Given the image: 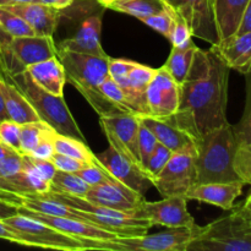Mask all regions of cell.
<instances>
[{"mask_svg": "<svg viewBox=\"0 0 251 251\" xmlns=\"http://www.w3.org/2000/svg\"><path fill=\"white\" fill-rule=\"evenodd\" d=\"M135 61L126 60V59H109V68H108V74L109 77H112L119 86L126 81L127 75L130 70L134 66Z\"/></svg>", "mask_w": 251, "mask_h": 251, "instance_id": "b9f144b4", "label": "cell"}, {"mask_svg": "<svg viewBox=\"0 0 251 251\" xmlns=\"http://www.w3.org/2000/svg\"><path fill=\"white\" fill-rule=\"evenodd\" d=\"M19 206L20 205L12 202V201L0 198V220H5V218L16 215Z\"/></svg>", "mask_w": 251, "mask_h": 251, "instance_id": "bcb514c9", "label": "cell"}, {"mask_svg": "<svg viewBox=\"0 0 251 251\" xmlns=\"http://www.w3.org/2000/svg\"><path fill=\"white\" fill-rule=\"evenodd\" d=\"M56 54L58 47L53 37H11L0 27V73H24L27 66L54 58Z\"/></svg>", "mask_w": 251, "mask_h": 251, "instance_id": "52a82bcc", "label": "cell"}, {"mask_svg": "<svg viewBox=\"0 0 251 251\" xmlns=\"http://www.w3.org/2000/svg\"><path fill=\"white\" fill-rule=\"evenodd\" d=\"M29 77L41 88L55 96H64V86L66 83L65 71L58 56L32 64L26 68Z\"/></svg>", "mask_w": 251, "mask_h": 251, "instance_id": "603a6c76", "label": "cell"}, {"mask_svg": "<svg viewBox=\"0 0 251 251\" xmlns=\"http://www.w3.org/2000/svg\"><path fill=\"white\" fill-rule=\"evenodd\" d=\"M230 69L212 48H198L180 85V103L172 122L198 144L206 134L227 124Z\"/></svg>", "mask_w": 251, "mask_h": 251, "instance_id": "6da1fadb", "label": "cell"}, {"mask_svg": "<svg viewBox=\"0 0 251 251\" xmlns=\"http://www.w3.org/2000/svg\"><path fill=\"white\" fill-rule=\"evenodd\" d=\"M0 91L10 120L21 125L41 120L29 100L12 83L0 78Z\"/></svg>", "mask_w": 251, "mask_h": 251, "instance_id": "d4e9b609", "label": "cell"}, {"mask_svg": "<svg viewBox=\"0 0 251 251\" xmlns=\"http://www.w3.org/2000/svg\"><path fill=\"white\" fill-rule=\"evenodd\" d=\"M201 226H181L167 228L154 234L140 237H117L112 240H103L100 250L103 251H186L189 244L199 234Z\"/></svg>", "mask_w": 251, "mask_h": 251, "instance_id": "ba28073f", "label": "cell"}, {"mask_svg": "<svg viewBox=\"0 0 251 251\" xmlns=\"http://www.w3.org/2000/svg\"><path fill=\"white\" fill-rule=\"evenodd\" d=\"M91 186L80 178L76 173L56 171L55 176L50 181V190L53 193L65 194L71 196L86 198Z\"/></svg>", "mask_w": 251, "mask_h": 251, "instance_id": "f1b7e54d", "label": "cell"}, {"mask_svg": "<svg viewBox=\"0 0 251 251\" xmlns=\"http://www.w3.org/2000/svg\"><path fill=\"white\" fill-rule=\"evenodd\" d=\"M0 27L11 37L34 36L32 27L19 15L5 7H0Z\"/></svg>", "mask_w": 251, "mask_h": 251, "instance_id": "4dcf8cb0", "label": "cell"}, {"mask_svg": "<svg viewBox=\"0 0 251 251\" xmlns=\"http://www.w3.org/2000/svg\"><path fill=\"white\" fill-rule=\"evenodd\" d=\"M24 169V154L11 151L0 159V176L7 181L15 179L22 173ZM12 191V190H11Z\"/></svg>", "mask_w": 251, "mask_h": 251, "instance_id": "74e56055", "label": "cell"}, {"mask_svg": "<svg viewBox=\"0 0 251 251\" xmlns=\"http://www.w3.org/2000/svg\"><path fill=\"white\" fill-rule=\"evenodd\" d=\"M27 158V161L29 162V164L32 166V168L39 174L43 179H46L47 181L50 183L53 176H55L56 171L55 166L53 164V162L50 159H42V158H36V157H32L29 154H25Z\"/></svg>", "mask_w": 251, "mask_h": 251, "instance_id": "ee69618b", "label": "cell"}, {"mask_svg": "<svg viewBox=\"0 0 251 251\" xmlns=\"http://www.w3.org/2000/svg\"><path fill=\"white\" fill-rule=\"evenodd\" d=\"M96 157L102 164L103 168L118 183L123 184L126 188L131 189L141 195H145L146 191L152 188V181L147 176V174L139 166L132 163L129 158H126L124 154L120 153L110 145L105 151Z\"/></svg>", "mask_w": 251, "mask_h": 251, "instance_id": "9a60e30c", "label": "cell"}, {"mask_svg": "<svg viewBox=\"0 0 251 251\" xmlns=\"http://www.w3.org/2000/svg\"><path fill=\"white\" fill-rule=\"evenodd\" d=\"M237 208H238V211H239V212L242 213V215L244 216L248 221H250L251 222V191H250L249 196L247 198V200L244 201V203L240 206H237Z\"/></svg>", "mask_w": 251, "mask_h": 251, "instance_id": "816d5d0a", "label": "cell"}, {"mask_svg": "<svg viewBox=\"0 0 251 251\" xmlns=\"http://www.w3.org/2000/svg\"><path fill=\"white\" fill-rule=\"evenodd\" d=\"M196 153L194 151L176 152L161 173L152 179V186L158 190L162 198L184 195L198 183Z\"/></svg>", "mask_w": 251, "mask_h": 251, "instance_id": "30bf717a", "label": "cell"}, {"mask_svg": "<svg viewBox=\"0 0 251 251\" xmlns=\"http://www.w3.org/2000/svg\"><path fill=\"white\" fill-rule=\"evenodd\" d=\"M100 124L110 146L144 171L139 153V118L131 113L120 112L100 117Z\"/></svg>", "mask_w": 251, "mask_h": 251, "instance_id": "8fae6325", "label": "cell"}, {"mask_svg": "<svg viewBox=\"0 0 251 251\" xmlns=\"http://www.w3.org/2000/svg\"><path fill=\"white\" fill-rule=\"evenodd\" d=\"M237 147L234 129L229 123L206 134L198 142V183L239 181L233 166Z\"/></svg>", "mask_w": 251, "mask_h": 251, "instance_id": "3957f363", "label": "cell"}, {"mask_svg": "<svg viewBox=\"0 0 251 251\" xmlns=\"http://www.w3.org/2000/svg\"><path fill=\"white\" fill-rule=\"evenodd\" d=\"M198 48L199 47L195 43H191L186 48L172 47L168 59L164 63V65H162L179 85H181L188 76Z\"/></svg>", "mask_w": 251, "mask_h": 251, "instance_id": "484cf974", "label": "cell"}, {"mask_svg": "<svg viewBox=\"0 0 251 251\" xmlns=\"http://www.w3.org/2000/svg\"><path fill=\"white\" fill-rule=\"evenodd\" d=\"M156 69L135 63L126 81L120 87L124 90L130 109L135 115H146V90L153 77Z\"/></svg>", "mask_w": 251, "mask_h": 251, "instance_id": "7402d4cb", "label": "cell"}, {"mask_svg": "<svg viewBox=\"0 0 251 251\" xmlns=\"http://www.w3.org/2000/svg\"><path fill=\"white\" fill-rule=\"evenodd\" d=\"M5 119H9L7 117V113L6 109H5V104H4V100H2V96H1V91H0V122Z\"/></svg>", "mask_w": 251, "mask_h": 251, "instance_id": "db71d44e", "label": "cell"}, {"mask_svg": "<svg viewBox=\"0 0 251 251\" xmlns=\"http://www.w3.org/2000/svg\"><path fill=\"white\" fill-rule=\"evenodd\" d=\"M20 136H21V124H17L10 119L0 122V141L1 144H4L12 151L21 153Z\"/></svg>", "mask_w": 251, "mask_h": 251, "instance_id": "f35d334b", "label": "cell"}, {"mask_svg": "<svg viewBox=\"0 0 251 251\" xmlns=\"http://www.w3.org/2000/svg\"><path fill=\"white\" fill-rule=\"evenodd\" d=\"M11 151L12 150H10L9 147H6L4 144H1V141H0V159H1L2 157L6 156L7 153H10Z\"/></svg>", "mask_w": 251, "mask_h": 251, "instance_id": "11a10c76", "label": "cell"}, {"mask_svg": "<svg viewBox=\"0 0 251 251\" xmlns=\"http://www.w3.org/2000/svg\"><path fill=\"white\" fill-rule=\"evenodd\" d=\"M180 103V85L161 66L156 69L146 90L147 114L154 118H171Z\"/></svg>", "mask_w": 251, "mask_h": 251, "instance_id": "7c38bea8", "label": "cell"}, {"mask_svg": "<svg viewBox=\"0 0 251 251\" xmlns=\"http://www.w3.org/2000/svg\"><path fill=\"white\" fill-rule=\"evenodd\" d=\"M233 166L240 180L251 185V141L238 145Z\"/></svg>", "mask_w": 251, "mask_h": 251, "instance_id": "836d02e7", "label": "cell"}, {"mask_svg": "<svg viewBox=\"0 0 251 251\" xmlns=\"http://www.w3.org/2000/svg\"><path fill=\"white\" fill-rule=\"evenodd\" d=\"M168 39L171 41L172 47H174V48H186L191 43H194L193 32H191L188 22L176 14V17H174L173 28H172Z\"/></svg>", "mask_w": 251, "mask_h": 251, "instance_id": "8d00e7d4", "label": "cell"}, {"mask_svg": "<svg viewBox=\"0 0 251 251\" xmlns=\"http://www.w3.org/2000/svg\"><path fill=\"white\" fill-rule=\"evenodd\" d=\"M211 1H212V0H211Z\"/></svg>", "mask_w": 251, "mask_h": 251, "instance_id": "680465c9", "label": "cell"}, {"mask_svg": "<svg viewBox=\"0 0 251 251\" xmlns=\"http://www.w3.org/2000/svg\"><path fill=\"white\" fill-rule=\"evenodd\" d=\"M188 199L184 195L169 196L159 201H144L141 218L152 226H164L167 228L195 225V220L188 210Z\"/></svg>", "mask_w": 251, "mask_h": 251, "instance_id": "5bb4252c", "label": "cell"}, {"mask_svg": "<svg viewBox=\"0 0 251 251\" xmlns=\"http://www.w3.org/2000/svg\"><path fill=\"white\" fill-rule=\"evenodd\" d=\"M2 221L15 230L19 238V244L25 247L63 251L100 250V242H103V240L80 239V238L71 237L65 233L59 232L58 229L41 221L19 212Z\"/></svg>", "mask_w": 251, "mask_h": 251, "instance_id": "8992f818", "label": "cell"}, {"mask_svg": "<svg viewBox=\"0 0 251 251\" xmlns=\"http://www.w3.org/2000/svg\"><path fill=\"white\" fill-rule=\"evenodd\" d=\"M0 198H1V196H0ZM1 199H2V198H1Z\"/></svg>", "mask_w": 251, "mask_h": 251, "instance_id": "6f0895ef", "label": "cell"}, {"mask_svg": "<svg viewBox=\"0 0 251 251\" xmlns=\"http://www.w3.org/2000/svg\"><path fill=\"white\" fill-rule=\"evenodd\" d=\"M55 132L56 131H54L51 132L50 135H47L46 137H43V139L38 142V145L32 150L29 156L42 159H50V157L55 153L53 144V137L54 135H55Z\"/></svg>", "mask_w": 251, "mask_h": 251, "instance_id": "f6af8a7d", "label": "cell"}, {"mask_svg": "<svg viewBox=\"0 0 251 251\" xmlns=\"http://www.w3.org/2000/svg\"><path fill=\"white\" fill-rule=\"evenodd\" d=\"M0 238L7 240V242L19 244V238H17L15 230L11 227H9L2 220H0Z\"/></svg>", "mask_w": 251, "mask_h": 251, "instance_id": "c3c4849f", "label": "cell"}, {"mask_svg": "<svg viewBox=\"0 0 251 251\" xmlns=\"http://www.w3.org/2000/svg\"><path fill=\"white\" fill-rule=\"evenodd\" d=\"M200 227L186 251H251V222L238 208Z\"/></svg>", "mask_w": 251, "mask_h": 251, "instance_id": "5b68a950", "label": "cell"}, {"mask_svg": "<svg viewBox=\"0 0 251 251\" xmlns=\"http://www.w3.org/2000/svg\"><path fill=\"white\" fill-rule=\"evenodd\" d=\"M211 48L230 70L243 75L251 73V32L232 34Z\"/></svg>", "mask_w": 251, "mask_h": 251, "instance_id": "d6986e66", "label": "cell"}, {"mask_svg": "<svg viewBox=\"0 0 251 251\" xmlns=\"http://www.w3.org/2000/svg\"><path fill=\"white\" fill-rule=\"evenodd\" d=\"M157 144H158V141H157V139H156V136L153 135V132H152L151 130L146 126V125H144L141 122H140L139 153H140V159H141V164H142V168H144L145 173H146L147 161H149L150 156L152 154L153 150L156 149Z\"/></svg>", "mask_w": 251, "mask_h": 251, "instance_id": "60d3db41", "label": "cell"}, {"mask_svg": "<svg viewBox=\"0 0 251 251\" xmlns=\"http://www.w3.org/2000/svg\"><path fill=\"white\" fill-rule=\"evenodd\" d=\"M100 92L104 95V97L107 98L108 100H110L113 104H115L117 107H119L120 109L124 110V112L134 114V113L131 112V109H130L129 102H127L124 90H123V88L120 87V86L118 85V83L115 82L112 77H109V76H108V77L105 78L102 83H100Z\"/></svg>", "mask_w": 251, "mask_h": 251, "instance_id": "d590c367", "label": "cell"}, {"mask_svg": "<svg viewBox=\"0 0 251 251\" xmlns=\"http://www.w3.org/2000/svg\"><path fill=\"white\" fill-rule=\"evenodd\" d=\"M80 16L75 5H70L78 20V27L73 37L63 39L56 44L59 50L85 53L91 55L108 56L100 44V32H102L103 14L105 7L98 2V0H81L77 1Z\"/></svg>", "mask_w": 251, "mask_h": 251, "instance_id": "9c48e42d", "label": "cell"}, {"mask_svg": "<svg viewBox=\"0 0 251 251\" xmlns=\"http://www.w3.org/2000/svg\"><path fill=\"white\" fill-rule=\"evenodd\" d=\"M37 0H0V6H9L15 4H25V2H33Z\"/></svg>", "mask_w": 251, "mask_h": 251, "instance_id": "f5cc1de1", "label": "cell"}, {"mask_svg": "<svg viewBox=\"0 0 251 251\" xmlns=\"http://www.w3.org/2000/svg\"><path fill=\"white\" fill-rule=\"evenodd\" d=\"M166 4L188 22L194 37L208 42H220L211 0H164Z\"/></svg>", "mask_w": 251, "mask_h": 251, "instance_id": "4fadbf2b", "label": "cell"}, {"mask_svg": "<svg viewBox=\"0 0 251 251\" xmlns=\"http://www.w3.org/2000/svg\"><path fill=\"white\" fill-rule=\"evenodd\" d=\"M50 161L53 162V164L58 171L66 172V173H77L78 171H81L87 164L85 162L71 158V157L65 156V154L56 153V152L50 157Z\"/></svg>", "mask_w": 251, "mask_h": 251, "instance_id": "7bdbcfd3", "label": "cell"}, {"mask_svg": "<svg viewBox=\"0 0 251 251\" xmlns=\"http://www.w3.org/2000/svg\"><path fill=\"white\" fill-rule=\"evenodd\" d=\"M0 196H1L2 199H5V200H9L17 203V195L12 193L11 188H10V185L7 184V181L5 180V179H2L1 176H0ZM17 205H19V203H17Z\"/></svg>", "mask_w": 251, "mask_h": 251, "instance_id": "681fc988", "label": "cell"}, {"mask_svg": "<svg viewBox=\"0 0 251 251\" xmlns=\"http://www.w3.org/2000/svg\"><path fill=\"white\" fill-rule=\"evenodd\" d=\"M247 100L242 118L235 125L234 129L235 139L238 145L251 141V73L247 74Z\"/></svg>", "mask_w": 251, "mask_h": 251, "instance_id": "1f68e13d", "label": "cell"}, {"mask_svg": "<svg viewBox=\"0 0 251 251\" xmlns=\"http://www.w3.org/2000/svg\"><path fill=\"white\" fill-rule=\"evenodd\" d=\"M115 1H119V0H98V2H100V5H103L105 9H108V7H109V5H112L113 2H115Z\"/></svg>", "mask_w": 251, "mask_h": 251, "instance_id": "9f6ffc18", "label": "cell"}, {"mask_svg": "<svg viewBox=\"0 0 251 251\" xmlns=\"http://www.w3.org/2000/svg\"><path fill=\"white\" fill-rule=\"evenodd\" d=\"M0 7H5L14 14L21 16L32 27L37 36L53 37L60 22L61 10L41 4L38 1Z\"/></svg>", "mask_w": 251, "mask_h": 251, "instance_id": "44dd1931", "label": "cell"}, {"mask_svg": "<svg viewBox=\"0 0 251 251\" xmlns=\"http://www.w3.org/2000/svg\"><path fill=\"white\" fill-rule=\"evenodd\" d=\"M242 32H251V0L248 1L237 33H242Z\"/></svg>", "mask_w": 251, "mask_h": 251, "instance_id": "7dc6e473", "label": "cell"}, {"mask_svg": "<svg viewBox=\"0 0 251 251\" xmlns=\"http://www.w3.org/2000/svg\"><path fill=\"white\" fill-rule=\"evenodd\" d=\"M174 17H176V14H174L173 10L168 6L164 10H162V11L151 15V16L144 17V19H141L140 21H142L146 26H149L150 28L154 29L156 32L161 33L162 36L168 38L169 34H171L172 32V28H173Z\"/></svg>", "mask_w": 251, "mask_h": 251, "instance_id": "e575fe53", "label": "cell"}, {"mask_svg": "<svg viewBox=\"0 0 251 251\" xmlns=\"http://www.w3.org/2000/svg\"><path fill=\"white\" fill-rule=\"evenodd\" d=\"M56 56L63 64L66 81L85 97L100 117L124 112L100 92V83L109 76V55L98 56L58 49Z\"/></svg>", "mask_w": 251, "mask_h": 251, "instance_id": "7a4b0ae2", "label": "cell"}, {"mask_svg": "<svg viewBox=\"0 0 251 251\" xmlns=\"http://www.w3.org/2000/svg\"><path fill=\"white\" fill-rule=\"evenodd\" d=\"M0 78L12 83L29 100L42 122L47 123L58 134L86 141L85 135L74 119L64 96H55L39 87L26 71L15 75L0 73Z\"/></svg>", "mask_w": 251, "mask_h": 251, "instance_id": "277c9868", "label": "cell"}, {"mask_svg": "<svg viewBox=\"0 0 251 251\" xmlns=\"http://www.w3.org/2000/svg\"><path fill=\"white\" fill-rule=\"evenodd\" d=\"M248 1L249 0H212L213 16L220 41L237 33Z\"/></svg>", "mask_w": 251, "mask_h": 251, "instance_id": "cb8c5ba5", "label": "cell"}, {"mask_svg": "<svg viewBox=\"0 0 251 251\" xmlns=\"http://www.w3.org/2000/svg\"><path fill=\"white\" fill-rule=\"evenodd\" d=\"M244 185L240 180L198 183L185 194V198L189 201L195 200L230 211L235 206V200L243 194Z\"/></svg>", "mask_w": 251, "mask_h": 251, "instance_id": "e0dca14e", "label": "cell"}, {"mask_svg": "<svg viewBox=\"0 0 251 251\" xmlns=\"http://www.w3.org/2000/svg\"><path fill=\"white\" fill-rule=\"evenodd\" d=\"M82 180H85L86 183L90 186H97L102 185V184H108V183H115L120 184L105 171L102 167V164L100 163V161L97 159V157H95L93 162L87 163L83 167L81 171H78L77 173Z\"/></svg>", "mask_w": 251, "mask_h": 251, "instance_id": "d6a6232c", "label": "cell"}, {"mask_svg": "<svg viewBox=\"0 0 251 251\" xmlns=\"http://www.w3.org/2000/svg\"><path fill=\"white\" fill-rule=\"evenodd\" d=\"M85 199L96 205L122 211L136 218H141L142 203L146 200L145 195L126 188L123 184L115 183L91 186Z\"/></svg>", "mask_w": 251, "mask_h": 251, "instance_id": "2e32d148", "label": "cell"}, {"mask_svg": "<svg viewBox=\"0 0 251 251\" xmlns=\"http://www.w3.org/2000/svg\"><path fill=\"white\" fill-rule=\"evenodd\" d=\"M55 130L49 126L47 123L42 120L26 123L21 125V136H20V145H21V154H29L32 150L38 145L43 137L50 135Z\"/></svg>", "mask_w": 251, "mask_h": 251, "instance_id": "f546056e", "label": "cell"}, {"mask_svg": "<svg viewBox=\"0 0 251 251\" xmlns=\"http://www.w3.org/2000/svg\"><path fill=\"white\" fill-rule=\"evenodd\" d=\"M166 7H168V5L164 0H119L109 5L108 9L141 20L162 11Z\"/></svg>", "mask_w": 251, "mask_h": 251, "instance_id": "4316f807", "label": "cell"}, {"mask_svg": "<svg viewBox=\"0 0 251 251\" xmlns=\"http://www.w3.org/2000/svg\"><path fill=\"white\" fill-rule=\"evenodd\" d=\"M17 212L26 215L28 217L38 220L50 227L55 228L59 232L65 233L71 237L80 238V239H90V240H112L117 238V235L113 233L107 232L104 229L90 225L82 220H76L70 217H61V216H48L43 213L34 212V211L26 210V208L19 206Z\"/></svg>", "mask_w": 251, "mask_h": 251, "instance_id": "ac0fdd59", "label": "cell"}, {"mask_svg": "<svg viewBox=\"0 0 251 251\" xmlns=\"http://www.w3.org/2000/svg\"><path fill=\"white\" fill-rule=\"evenodd\" d=\"M136 117L142 124L146 125L153 132L157 141L171 150L173 153L198 150V144L195 140L178 125L174 124L171 118H154L151 115H136Z\"/></svg>", "mask_w": 251, "mask_h": 251, "instance_id": "ffe728a7", "label": "cell"}, {"mask_svg": "<svg viewBox=\"0 0 251 251\" xmlns=\"http://www.w3.org/2000/svg\"><path fill=\"white\" fill-rule=\"evenodd\" d=\"M38 2L44 5H48V6L55 7V9L64 10L68 6H70L75 0H37Z\"/></svg>", "mask_w": 251, "mask_h": 251, "instance_id": "f907efd6", "label": "cell"}, {"mask_svg": "<svg viewBox=\"0 0 251 251\" xmlns=\"http://www.w3.org/2000/svg\"><path fill=\"white\" fill-rule=\"evenodd\" d=\"M173 152L169 149H167L166 146H163L162 144H157L156 149L153 150L152 154L150 156L149 161L146 164V173L149 176V178L152 179L156 178L159 173H161L162 169L166 167V164L168 163L169 158L172 157Z\"/></svg>", "mask_w": 251, "mask_h": 251, "instance_id": "ab89813d", "label": "cell"}, {"mask_svg": "<svg viewBox=\"0 0 251 251\" xmlns=\"http://www.w3.org/2000/svg\"><path fill=\"white\" fill-rule=\"evenodd\" d=\"M53 144L56 153L65 154L85 163H91L96 157V154H93L90 147L87 146V141H82L75 137L65 136V135L55 132L53 137Z\"/></svg>", "mask_w": 251, "mask_h": 251, "instance_id": "83f0119b", "label": "cell"}]
</instances>
